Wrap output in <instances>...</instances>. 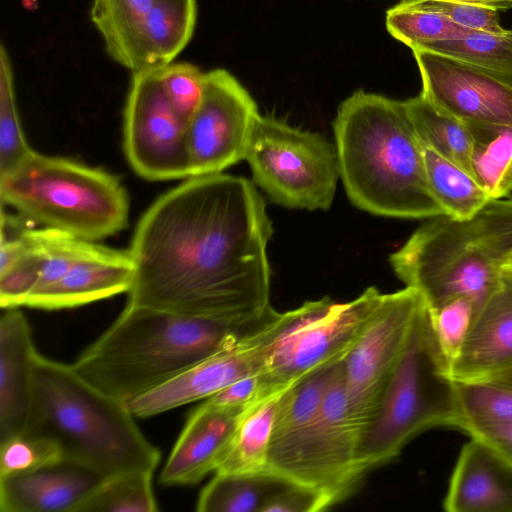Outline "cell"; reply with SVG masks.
Returning a JSON list of instances; mask_svg holds the SVG:
<instances>
[{
    "label": "cell",
    "instance_id": "1",
    "mask_svg": "<svg viewBox=\"0 0 512 512\" xmlns=\"http://www.w3.org/2000/svg\"><path fill=\"white\" fill-rule=\"evenodd\" d=\"M273 228L248 179L190 176L139 219L129 253L128 304L239 322L271 311L267 256Z\"/></svg>",
    "mask_w": 512,
    "mask_h": 512
},
{
    "label": "cell",
    "instance_id": "2",
    "mask_svg": "<svg viewBox=\"0 0 512 512\" xmlns=\"http://www.w3.org/2000/svg\"><path fill=\"white\" fill-rule=\"evenodd\" d=\"M333 130L340 179L355 207L404 219L444 215L404 101L358 90L339 105Z\"/></svg>",
    "mask_w": 512,
    "mask_h": 512
},
{
    "label": "cell",
    "instance_id": "3",
    "mask_svg": "<svg viewBox=\"0 0 512 512\" xmlns=\"http://www.w3.org/2000/svg\"><path fill=\"white\" fill-rule=\"evenodd\" d=\"M192 316L128 304L73 364L108 395L127 403L263 324Z\"/></svg>",
    "mask_w": 512,
    "mask_h": 512
},
{
    "label": "cell",
    "instance_id": "4",
    "mask_svg": "<svg viewBox=\"0 0 512 512\" xmlns=\"http://www.w3.org/2000/svg\"><path fill=\"white\" fill-rule=\"evenodd\" d=\"M134 418L126 403L87 381L73 365L37 353L30 412L22 433L53 441L63 462L102 477L129 470L154 471L160 452Z\"/></svg>",
    "mask_w": 512,
    "mask_h": 512
},
{
    "label": "cell",
    "instance_id": "5",
    "mask_svg": "<svg viewBox=\"0 0 512 512\" xmlns=\"http://www.w3.org/2000/svg\"><path fill=\"white\" fill-rule=\"evenodd\" d=\"M511 256L512 197H505L490 200L466 219L429 218L389 256V263L434 310L460 296L481 307Z\"/></svg>",
    "mask_w": 512,
    "mask_h": 512
},
{
    "label": "cell",
    "instance_id": "6",
    "mask_svg": "<svg viewBox=\"0 0 512 512\" xmlns=\"http://www.w3.org/2000/svg\"><path fill=\"white\" fill-rule=\"evenodd\" d=\"M0 198L24 218L96 242L127 227L129 196L115 175L33 152L0 177Z\"/></svg>",
    "mask_w": 512,
    "mask_h": 512
},
{
    "label": "cell",
    "instance_id": "7",
    "mask_svg": "<svg viewBox=\"0 0 512 512\" xmlns=\"http://www.w3.org/2000/svg\"><path fill=\"white\" fill-rule=\"evenodd\" d=\"M456 420V380L437 344L423 300L406 346L363 431L360 465L366 473L396 458L418 434L434 427L455 428Z\"/></svg>",
    "mask_w": 512,
    "mask_h": 512
},
{
    "label": "cell",
    "instance_id": "8",
    "mask_svg": "<svg viewBox=\"0 0 512 512\" xmlns=\"http://www.w3.org/2000/svg\"><path fill=\"white\" fill-rule=\"evenodd\" d=\"M384 294L367 288L357 298L306 301L277 313L264 352L261 376L266 396L283 391L309 373L345 358Z\"/></svg>",
    "mask_w": 512,
    "mask_h": 512
},
{
    "label": "cell",
    "instance_id": "9",
    "mask_svg": "<svg viewBox=\"0 0 512 512\" xmlns=\"http://www.w3.org/2000/svg\"><path fill=\"white\" fill-rule=\"evenodd\" d=\"M365 424L350 409L340 370L318 415L298 431L271 441L267 473L320 493L330 506L363 478L359 448Z\"/></svg>",
    "mask_w": 512,
    "mask_h": 512
},
{
    "label": "cell",
    "instance_id": "10",
    "mask_svg": "<svg viewBox=\"0 0 512 512\" xmlns=\"http://www.w3.org/2000/svg\"><path fill=\"white\" fill-rule=\"evenodd\" d=\"M245 160L271 202L309 211L331 207L340 167L335 144L323 135L259 115Z\"/></svg>",
    "mask_w": 512,
    "mask_h": 512
},
{
    "label": "cell",
    "instance_id": "11",
    "mask_svg": "<svg viewBox=\"0 0 512 512\" xmlns=\"http://www.w3.org/2000/svg\"><path fill=\"white\" fill-rule=\"evenodd\" d=\"M126 158L149 181L191 176L187 124L166 99L156 72L134 73L124 109Z\"/></svg>",
    "mask_w": 512,
    "mask_h": 512
},
{
    "label": "cell",
    "instance_id": "12",
    "mask_svg": "<svg viewBox=\"0 0 512 512\" xmlns=\"http://www.w3.org/2000/svg\"><path fill=\"white\" fill-rule=\"evenodd\" d=\"M423 298L405 287L384 294L366 328L342 360V381L352 412L366 425L410 336Z\"/></svg>",
    "mask_w": 512,
    "mask_h": 512
},
{
    "label": "cell",
    "instance_id": "13",
    "mask_svg": "<svg viewBox=\"0 0 512 512\" xmlns=\"http://www.w3.org/2000/svg\"><path fill=\"white\" fill-rule=\"evenodd\" d=\"M254 99L227 70L204 73V91L187 124L191 176L222 173L245 160L259 116Z\"/></svg>",
    "mask_w": 512,
    "mask_h": 512
},
{
    "label": "cell",
    "instance_id": "14",
    "mask_svg": "<svg viewBox=\"0 0 512 512\" xmlns=\"http://www.w3.org/2000/svg\"><path fill=\"white\" fill-rule=\"evenodd\" d=\"M423 89L440 111L465 124H511L512 80L452 57L412 49Z\"/></svg>",
    "mask_w": 512,
    "mask_h": 512
},
{
    "label": "cell",
    "instance_id": "15",
    "mask_svg": "<svg viewBox=\"0 0 512 512\" xmlns=\"http://www.w3.org/2000/svg\"><path fill=\"white\" fill-rule=\"evenodd\" d=\"M277 311L235 345L220 350L126 403L134 417L146 418L205 400L235 381L262 372L264 352Z\"/></svg>",
    "mask_w": 512,
    "mask_h": 512
},
{
    "label": "cell",
    "instance_id": "16",
    "mask_svg": "<svg viewBox=\"0 0 512 512\" xmlns=\"http://www.w3.org/2000/svg\"><path fill=\"white\" fill-rule=\"evenodd\" d=\"M134 271L129 251L94 243L65 275L33 291L23 306L65 309L127 293L133 283Z\"/></svg>",
    "mask_w": 512,
    "mask_h": 512
},
{
    "label": "cell",
    "instance_id": "17",
    "mask_svg": "<svg viewBox=\"0 0 512 512\" xmlns=\"http://www.w3.org/2000/svg\"><path fill=\"white\" fill-rule=\"evenodd\" d=\"M244 410L214 407L203 402L189 416L167 459L162 485L196 484L216 472L233 439Z\"/></svg>",
    "mask_w": 512,
    "mask_h": 512
},
{
    "label": "cell",
    "instance_id": "18",
    "mask_svg": "<svg viewBox=\"0 0 512 512\" xmlns=\"http://www.w3.org/2000/svg\"><path fill=\"white\" fill-rule=\"evenodd\" d=\"M512 367V273L478 310L469 335L450 365L456 381L492 379Z\"/></svg>",
    "mask_w": 512,
    "mask_h": 512
},
{
    "label": "cell",
    "instance_id": "19",
    "mask_svg": "<svg viewBox=\"0 0 512 512\" xmlns=\"http://www.w3.org/2000/svg\"><path fill=\"white\" fill-rule=\"evenodd\" d=\"M443 506L447 512H512V463L487 442L470 437Z\"/></svg>",
    "mask_w": 512,
    "mask_h": 512
},
{
    "label": "cell",
    "instance_id": "20",
    "mask_svg": "<svg viewBox=\"0 0 512 512\" xmlns=\"http://www.w3.org/2000/svg\"><path fill=\"white\" fill-rule=\"evenodd\" d=\"M103 478L90 469L67 462L0 476V510L76 512Z\"/></svg>",
    "mask_w": 512,
    "mask_h": 512
},
{
    "label": "cell",
    "instance_id": "21",
    "mask_svg": "<svg viewBox=\"0 0 512 512\" xmlns=\"http://www.w3.org/2000/svg\"><path fill=\"white\" fill-rule=\"evenodd\" d=\"M37 353L24 314L17 307L3 309L0 318V442L25 429Z\"/></svg>",
    "mask_w": 512,
    "mask_h": 512
},
{
    "label": "cell",
    "instance_id": "22",
    "mask_svg": "<svg viewBox=\"0 0 512 512\" xmlns=\"http://www.w3.org/2000/svg\"><path fill=\"white\" fill-rule=\"evenodd\" d=\"M196 18V0H154L144 30L137 73L156 72L172 63L193 36Z\"/></svg>",
    "mask_w": 512,
    "mask_h": 512
},
{
    "label": "cell",
    "instance_id": "23",
    "mask_svg": "<svg viewBox=\"0 0 512 512\" xmlns=\"http://www.w3.org/2000/svg\"><path fill=\"white\" fill-rule=\"evenodd\" d=\"M154 0H93L91 21L108 55L131 74L140 68L146 22Z\"/></svg>",
    "mask_w": 512,
    "mask_h": 512
},
{
    "label": "cell",
    "instance_id": "24",
    "mask_svg": "<svg viewBox=\"0 0 512 512\" xmlns=\"http://www.w3.org/2000/svg\"><path fill=\"white\" fill-rule=\"evenodd\" d=\"M285 390L264 397L244 410L228 451L216 472L267 473L275 420Z\"/></svg>",
    "mask_w": 512,
    "mask_h": 512
},
{
    "label": "cell",
    "instance_id": "25",
    "mask_svg": "<svg viewBox=\"0 0 512 512\" xmlns=\"http://www.w3.org/2000/svg\"><path fill=\"white\" fill-rule=\"evenodd\" d=\"M471 173L490 199L512 192V125L467 124Z\"/></svg>",
    "mask_w": 512,
    "mask_h": 512
},
{
    "label": "cell",
    "instance_id": "26",
    "mask_svg": "<svg viewBox=\"0 0 512 512\" xmlns=\"http://www.w3.org/2000/svg\"><path fill=\"white\" fill-rule=\"evenodd\" d=\"M423 154L430 191L444 215L466 219L492 200L465 169L424 146Z\"/></svg>",
    "mask_w": 512,
    "mask_h": 512
},
{
    "label": "cell",
    "instance_id": "27",
    "mask_svg": "<svg viewBox=\"0 0 512 512\" xmlns=\"http://www.w3.org/2000/svg\"><path fill=\"white\" fill-rule=\"evenodd\" d=\"M289 482L270 474L216 472L199 494V512H261L266 501Z\"/></svg>",
    "mask_w": 512,
    "mask_h": 512
},
{
    "label": "cell",
    "instance_id": "28",
    "mask_svg": "<svg viewBox=\"0 0 512 512\" xmlns=\"http://www.w3.org/2000/svg\"><path fill=\"white\" fill-rule=\"evenodd\" d=\"M404 103L421 144L472 174L467 124L437 109L422 93Z\"/></svg>",
    "mask_w": 512,
    "mask_h": 512
},
{
    "label": "cell",
    "instance_id": "29",
    "mask_svg": "<svg viewBox=\"0 0 512 512\" xmlns=\"http://www.w3.org/2000/svg\"><path fill=\"white\" fill-rule=\"evenodd\" d=\"M455 428L469 436L512 421V386L495 379L456 381Z\"/></svg>",
    "mask_w": 512,
    "mask_h": 512
},
{
    "label": "cell",
    "instance_id": "30",
    "mask_svg": "<svg viewBox=\"0 0 512 512\" xmlns=\"http://www.w3.org/2000/svg\"><path fill=\"white\" fill-rule=\"evenodd\" d=\"M151 470H129L104 477L76 512H155Z\"/></svg>",
    "mask_w": 512,
    "mask_h": 512
},
{
    "label": "cell",
    "instance_id": "31",
    "mask_svg": "<svg viewBox=\"0 0 512 512\" xmlns=\"http://www.w3.org/2000/svg\"><path fill=\"white\" fill-rule=\"evenodd\" d=\"M414 49L443 54L512 80V30H472L457 38Z\"/></svg>",
    "mask_w": 512,
    "mask_h": 512
},
{
    "label": "cell",
    "instance_id": "32",
    "mask_svg": "<svg viewBox=\"0 0 512 512\" xmlns=\"http://www.w3.org/2000/svg\"><path fill=\"white\" fill-rule=\"evenodd\" d=\"M386 28L391 36L411 49L430 42L457 38L472 31L441 13L422 7L416 0H402L389 9Z\"/></svg>",
    "mask_w": 512,
    "mask_h": 512
},
{
    "label": "cell",
    "instance_id": "33",
    "mask_svg": "<svg viewBox=\"0 0 512 512\" xmlns=\"http://www.w3.org/2000/svg\"><path fill=\"white\" fill-rule=\"evenodd\" d=\"M33 149L26 141L18 113L12 63L0 47V177L19 166Z\"/></svg>",
    "mask_w": 512,
    "mask_h": 512
},
{
    "label": "cell",
    "instance_id": "34",
    "mask_svg": "<svg viewBox=\"0 0 512 512\" xmlns=\"http://www.w3.org/2000/svg\"><path fill=\"white\" fill-rule=\"evenodd\" d=\"M24 248L7 267L0 270V306L2 309L23 306L37 288L44 264L38 229L24 227Z\"/></svg>",
    "mask_w": 512,
    "mask_h": 512
},
{
    "label": "cell",
    "instance_id": "35",
    "mask_svg": "<svg viewBox=\"0 0 512 512\" xmlns=\"http://www.w3.org/2000/svg\"><path fill=\"white\" fill-rule=\"evenodd\" d=\"M479 308L471 297L460 296L428 310L437 344L449 368L466 341Z\"/></svg>",
    "mask_w": 512,
    "mask_h": 512
},
{
    "label": "cell",
    "instance_id": "36",
    "mask_svg": "<svg viewBox=\"0 0 512 512\" xmlns=\"http://www.w3.org/2000/svg\"><path fill=\"white\" fill-rule=\"evenodd\" d=\"M61 462L60 448L43 436L20 433L0 442V476L26 473Z\"/></svg>",
    "mask_w": 512,
    "mask_h": 512
},
{
    "label": "cell",
    "instance_id": "37",
    "mask_svg": "<svg viewBox=\"0 0 512 512\" xmlns=\"http://www.w3.org/2000/svg\"><path fill=\"white\" fill-rule=\"evenodd\" d=\"M156 74L170 106L188 124L202 100L204 73L192 63L179 62L168 64Z\"/></svg>",
    "mask_w": 512,
    "mask_h": 512
},
{
    "label": "cell",
    "instance_id": "38",
    "mask_svg": "<svg viewBox=\"0 0 512 512\" xmlns=\"http://www.w3.org/2000/svg\"><path fill=\"white\" fill-rule=\"evenodd\" d=\"M422 7L443 14L453 22L471 30L501 32L498 11L476 4L445 1L416 0Z\"/></svg>",
    "mask_w": 512,
    "mask_h": 512
},
{
    "label": "cell",
    "instance_id": "39",
    "mask_svg": "<svg viewBox=\"0 0 512 512\" xmlns=\"http://www.w3.org/2000/svg\"><path fill=\"white\" fill-rule=\"evenodd\" d=\"M330 507L320 493L287 483L266 501L261 512H319Z\"/></svg>",
    "mask_w": 512,
    "mask_h": 512
},
{
    "label": "cell",
    "instance_id": "40",
    "mask_svg": "<svg viewBox=\"0 0 512 512\" xmlns=\"http://www.w3.org/2000/svg\"><path fill=\"white\" fill-rule=\"evenodd\" d=\"M267 397L261 373L241 378L205 399L208 404L230 410H245Z\"/></svg>",
    "mask_w": 512,
    "mask_h": 512
},
{
    "label": "cell",
    "instance_id": "41",
    "mask_svg": "<svg viewBox=\"0 0 512 512\" xmlns=\"http://www.w3.org/2000/svg\"><path fill=\"white\" fill-rule=\"evenodd\" d=\"M470 437L487 442L512 463V421L477 431Z\"/></svg>",
    "mask_w": 512,
    "mask_h": 512
},
{
    "label": "cell",
    "instance_id": "42",
    "mask_svg": "<svg viewBox=\"0 0 512 512\" xmlns=\"http://www.w3.org/2000/svg\"><path fill=\"white\" fill-rule=\"evenodd\" d=\"M445 1H457V2L476 4V5H480V6H486L489 8H493L497 11L512 9V0H445Z\"/></svg>",
    "mask_w": 512,
    "mask_h": 512
},
{
    "label": "cell",
    "instance_id": "43",
    "mask_svg": "<svg viewBox=\"0 0 512 512\" xmlns=\"http://www.w3.org/2000/svg\"><path fill=\"white\" fill-rule=\"evenodd\" d=\"M512 386V367L500 373L498 376L492 378Z\"/></svg>",
    "mask_w": 512,
    "mask_h": 512
},
{
    "label": "cell",
    "instance_id": "44",
    "mask_svg": "<svg viewBox=\"0 0 512 512\" xmlns=\"http://www.w3.org/2000/svg\"><path fill=\"white\" fill-rule=\"evenodd\" d=\"M503 272L512 273V256L507 261L506 265L504 266Z\"/></svg>",
    "mask_w": 512,
    "mask_h": 512
}]
</instances>
